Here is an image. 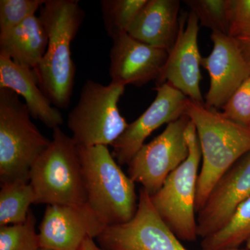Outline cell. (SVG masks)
<instances>
[{"label": "cell", "instance_id": "obj_1", "mask_svg": "<svg viewBox=\"0 0 250 250\" xmlns=\"http://www.w3.org/2000/svg\"><path fill=\"white\" fill-rule=\"evenodd\" d=\"M83 17L75 0H45L40 9L39 18L45 28L48 45L34 70L41 90L57 108L66 109L70 104L76 73L71 42Z\"/></svg>", "mask_w": 250, "mask_h": 250}, {"label": "cell", "instance_id": "obj_2", "mask_svg": "<svg viewBox=\"0 0 250 250\" xmlns=\"http://www.w3.org/2000/svg\"><path fill=\"white\" fill-rule=\"evenodd\" d=\"M186 114L196 128L202 164L197 182L195 209L205 206L219 179L250 152V129L229 121L205 103L189 99Z\"/></svg>", "mask_w": 250, "mask_h": 250}, {"label": "cell", "instance_id": "obj_3", "mask_svg": "<svg viewBox=\"0 0 250 250\" xmlns=\"http://www.w3.org/2000/svg\"><path fill=\"white\" fill-rule=\"evenodd\" d=\"M87 205L106 227L127 223L137 210L135 183L107 146L78 147Z\"/></svg>", "mask_w": 250, "mask_h": 250}, {"label": "cell", "instance_id": "obj_4", "mask_svg": "<svg viewBox=\"0 0 250 250\" xmlns=\"http://www.w3.org/2000/svg\"><path fill=\"white\" fill-rule=\"evenodd\" d=\"M29 172L34 205L81 206L87 203L78 147L60 126Z\"/></svg>", "mask_w": 250, "mask_h": 250}, {"label": "cell", "instance_id": "obj_5", "mask_svg": "<svg viewBox=\"0 0 250 250\" xmlns=\"http://www.w3.org/2000/svg\"><path fill=\"white\" fill-rule=\"evenodd\" d=\"M17 93L0 88V182H29V172L51 141L32 121Z\"/></svg>", "mask_w": 250, "mask_h": 250}, {"label": "cell", "instance_id": "obj_6", "mask_svg": "<svg viewBox=\"0 0 250 250\" xmlns=\"http://www.w3.org/2000/svg\"><path fill=\"white\" fill-rule=\"evenodd\" d=\"M185 137L189 149L187 159L171 172L162 187L149 196L156 211L175 236L181 241L192 242L198 237L195 205L202 151L191 121Z\"/></svg>", "mask_w": 250, "mask_h": 250}, {"label": "cell", "instance_id": "obj_7", "mask_svg": "<svg viewBox=\"0 0 250 250\" xmlns=\"http://www.w3.org/2000/svg\"><path fill=\"white\" fill-rule=\"evenodd\" d=\"M125 86L85 82L80 100L67 117V126L78 147L112 146L127 127L118 104Z\"/></svg>", "mask_w": 250, "mask_h": 250}, {"label": "cell", "instance_id": "obj_8", "mask_svg": "<svg viewBox=\"0 0 250 250\" xmlns=\"http://www.w3.org/2000/svg\"><path fill=\"white\" fill-rule=\"evenodd\" d=\"M190 121L184 114L167 124L160 135L143 145L128 164V176L134 183L141 184L150 196L187 159L189 149L185 131Z\"/></svg>", "mask_w": 250, "mask_h": 250}, {"label": "cell", "instance_id": "obj_9", "mask_svg": "<svg viewBox=\"0 0 250 250\" xmlns=\"http://www.w3.org/2000/svg\"><path fill=\"white\" fill-rule=\"evenodd\" d=\"M97 238L101 248L107 250H187L158 214L143 188L134 218L106 227Z\"/></svg>", "mask_w": 250, "mask_h": 250}, {"label": "cell", "instance_id": "obj_10", "mask_svg": "<svg viewBox=\"0 0 250 250\" xmlns=\"http://www.w3.org/2000/svg\"><path fill=\"white\" fill-rule=\"evenodd\" d=\"M213 47L208 57H202L201 66L210 77L209 89L205 104L223 108L236 90L250 77V62L236 39L225 34L211 33Z\"/></svg>", "mask_w": 250, "mask_h": 250}, {"label": "cell", "instance_id": "obj_11", "mask_svg": "<svg viewBox=\"0 0 250 250\" xmlns=\"http://www.w3.org/2000/svg\"><path fill=\"white\" fill-rule=\"evenodd\" d=\"M155 100L136 121L128 125L123 134L113 143V155L118 164H129L145 141L164 124L177 121L184 114L189 99L169 83L156 86Z\"/></svg>", "mask_w": 250, "mask_h": 250}, {"label": "cell", "instance_id": "obj_12", "mask_svg": "<svg viewBox=\"0 0 250 250\" xmlns=\"http://www.w3.org/2000/svg\"><path fill=\"white\" fill-rule=\"evenodd\" d=\"M87 205H47L39 226L41 248L79 250L88 237L98 238L106 228Z\"/></svg>", "mask_w": 250, "mask_h": 250}, {"label": "cell", "instance_id": "obj_13", "mask_svg": "<svg viewBox=\"0 0 250 250\" xmlns=\"http://www.w3.org/2000/svg\"><path fill=\"white\" fill-rule=\"evenodd\" d=\"M196 15L190 11L180 19L175 43L168 53L167 62L156 86L167 83L192 101L204 103L200 90V66L202 57L199 50L200 29Z\"/></svg>", "mask_w": 250, "mask_h": 250}, {"label": "cell", "instance_id": "obj_14", "mask_svg": "<svg viewBox=\"0 0 250 250\" xmlns=\"http://www.w3.org/2000/svg\"><path fill=\"white\" fill-rule=\"evenodd\" d=\"M250 196V152L235 163L212 189L197 213L198 236L204 239L223 228L238 206Z\"/></svg>", "mask_w": 250, "mask_h": 250}, {"label": "cell", "instance_id": "obj_15", "mask_svg": "<svg viewBox=\"0 0 250 250\" xmlns=\"http://www.w3.org/2000/svg\"><path fill=\"white\" fill-rule=\"evenodd\" d=\"M168 57L166 49L147 45L123 33L113 39L110 51L111 82L140 87L159 80Z\"/></svg>", "mask_w": 250, "mask_h": 250}, {"label": "cell", "instance_id": "obj_16", "mask_svg": "<svg viewBox=\"0 0 250 250\" xmlns=\"http://www.w3.org/2000/svg\"><path fill=\"white\" fill-rule=\"evenodd\" d=\"M2 88L22 97L31 116L47 127L54 129L62 124V113L41 90L34 70L0 54V88Z\"/></svg>", "mask_w": 250, "mask_h": 250}, {"label": "cell", "instance_id": "obj_17", "mask_svg": "<svg viewBox=\"0 0 250 250\" xmlns=\"http://www.w3.org/2000/svg\"><path fill=\"white\" fill-rule=\"evenodd\" d=\"M181 1L179 0H147L130 26L128 34L147 45L169 52L178 36Z\"/></svg>", "mask_w": 250, "mask_h": 250}, {"label": "cell", "instance_id": "obj_18", "mask_svg": "<svg viewBox=\"0 0 250 250\" xmlns=\"http://www.w3.org/2000/svg\"><path fill=\"white\" fill-rule=\"evenodd\" d=\"M48 37L41 18H27L4 34H0V54L13 62L35 70L45 55Z\"/></svg>", "mask_w": 250, "mask_h": 250}, {"label": "cell", "instance_id": "obj_19", "mask_svg": "<svg viewBox=\"0 0 250 250\" xmlns=\"http://www.w3.org/2000/svg\"><path fill=\"white\" fill-rule=\"evenodd\" d=\"M34 202V190L28 181L20 179L1 184L0 226L25 221Z\"/></svg>", "mask_w": 250, "mask_h": 250}, {"label": "cell", "instance_id": "obj_20", "mask_svg": "<svg viewBox=\"0 0 250 250\" xmlns=\"http://www.w3.org/2000/svg\"><path fill=\"white\" fill-rule=\"evenodd\" d=\"M250 238V196L238 206L223 228L204 238L202 250L234 249Z\"/></svg>", "mask_w": 250, "mask_h": 250}, {"label": "cell", "instance_id": "obj_21", "mask_svg": "<svg viewBox=\"0 0 250 250\" xmlns=\"http://www.w3.org/2000/svg\"><path fill=\"white\" fill-rule=\"evenodd\" d=\"M147 0H103L101 1L104 24L112 39L127 33L130 26Z\"/></svg>", "mask_w": 250, "mask_h": 250}, {"label": "cell", "instance_id": "obj_22", "mask_svg": "<svg viewBox=\"0 0 250 250\" xmlns=\"http://www.w3.org/2000/svg\"><path fill=\"white\" fill-rule=\"evenodd\" d=\"M185 4L196 15L200 25L212 33L229 36L230 0H187Z\"/></svg>", "mask_w": 250, "mask_h": 250}, {"label": "cell", "instance_id": "obj_23", "mask_svg": "<svg viewBox=\"0 0 250 250\" xmlns=\"http://www.w3.org/2000/svg\"><path fill=\"white\" fill-rule=\"evenodd\" d=\"M36 220L29 210L25 221L0 226V250H39V233L36 231Z\"/></svg>", "mask_w": 250, "mask_h": 250}, {"label": "cell", "instance_id": "obj_24", "mask_svg": "<svg viewBox=\"0 0 250 250\" xmlns=\"http://www.w3.org/2000/svg\"><path fill=\"white\" fill-rule=\"evenodd\" d=\"M45 0H1L0 1V34H4L27 18L36 15Z\"/></svg>", "mask_w": 250, "mask_h": 250}, {"label": "cell", "instance_id": "obj_25", "mask_svg": "<svg viewBox=\"0 0 250 250\" xmlns=\"http://www.w3.org/2000/svg\"><path fill=\"white\" fill-rule=\"evenodd\" d=\"M223 111L225 118L250 129V77L233 94Z\"/></svg>", "mask_w": 250, "mask_h": 250}, {"label": "cell", "instance_id": "obj_26", "mask_svg": "<svg viewBox=\"0 0 250 250\" xmlns=\"http://www.w3.org/2000/svg\"><path fill=\"white\" fill-rule=\"evenodd\" d=\"M229 36L235 39L250 38V0H230Z\"/></svg>", "mask_w": 250, "mask_h": 250}, {"label": "cell", "instance_id": "obj_27", "mask_svg": "<svg viewBox=\"0 0 250 250\" xmlns=\"http://www.w3.org/2000/svg\"><path fill=\"white\" fill-rule=\"evenodd\" d=\"M107 250L104 249L101 247L97 246L96 243L94 241V238L88 237L85 238L81 246L80 250Z\"/></svg>", "mask_w": 250, "mask_h": 250}, {"label": "cell", "instance_id": "obj_28", "mask_svg": "<svg viewBox=\"0 0 250 250\" xmlns=\"http://www.w3.org/2000/svg\"><path fill=\"white\" fill-rule=\"evenodd\" d=\"M243 54L250 62V38L248 39H236Z\"/></svg>", "mask_w": 250, "mask_h": 250}, {"label": "cell", "instance_id": "obj_29", "mask_svg": "<svg viewBox=\"0 0 250 250\" xmlns=\"http://www.w3.org/2000/svg\"><path fill=\"white\" fill-rule=\"evenodd\" d=\"M246 248L248 250H250V238L246 242Z\"/></svg>", "mask_w": 250, "mask_h": 250}, {"label": "cell", "instance_id": "obj_30", "mask_svg": "<svg viewBox=\"0 0 250 250\" xmlns=\"http://www.w3.org/2000/svg\"><path fill=\"white\" fill-rule=\"evenodd\" d=\"M238 250V249H237V248H234V249H230V250Z\"/></svg>", "mask_w": 250, "mask_h": 250}, {"label": "cell", "instance_id": "obj_31", "mask_svg": "<svg viewBox=\"0 0 250 250\" xmlns=\"http://www.w3.org/2000/svg\"><path fill=\"white\" fill-rule=\"evenodd\" d=\"M39 250H46V249H43V248H41V249Z\"/></svg>", "mask_w": 250, "mask_h": 250}]
</instances>
